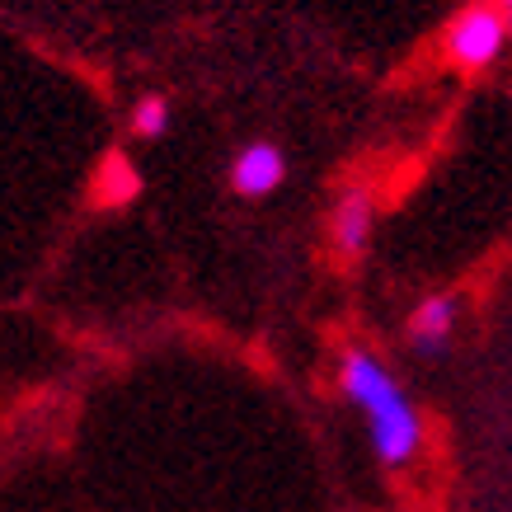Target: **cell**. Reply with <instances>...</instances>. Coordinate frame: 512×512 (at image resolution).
Returning <instances> with one entry per match:
<instances>
[{"instance_id": "2", "label": "cell", "mask_w": 512, "mask_h": 512, "mask_svg": "<svg viewBox=\"0 0 512 512\" xmlns=\"http://www.w3.org/2000/svg\"><path fill=\"white\" fill-rule=\"evenodd\" d=\"M508 47V10L494 5V0H470L461 15L447 24V38H442V52L456 71H484L494 66Z\"/></svg>"}, {"instance_id": "8", "label": "cell", "mask_w": 512, "mask_h": 512, "mask_svg": "<svg viewBox=\"0 0 512 512\" xmlns=\"http://www.w3.org/2000/svg\"><path fill=\"white\" fill-rule=\"evenodd\" d=\"M494 5H503V10H508V19H512V0H494Z\"/></svg>"}, {"instance_id": "5", "label": "cell", "mask_w": 512, "mask_h": 512, "mask_svg": "<svg viewBox=\"0 0 512 512\" xmlns=\"http://www.w3.org/2000/svg\"><path fill=\"white\" fill-rule=\"evenodd\" d=\"M329 240H334V254L339 259H357L367 240H372V198L362 188H348L329 217Z\"/></svg>"}, {"instance_id": "4", "label": "cell", "mask_w": 512, "mask_h": 512, "mask_svg": "<svg viewBox=\"0 0 512 512\" xmlns=\"http://www.w3.org/2000/svg\"><path fill=\"white\" fill-rule=\"evenodd\" d=\"M404 334H409V348H414V353L437 357L451 343V334H456V301H451V296H428V301H419V306L409 311Z\"/></svg>"}, {"instance_id": "1", "label": "cell", "mask_w": 512, "mask_h": 512, "mask_svg": "<svg viewBox=\"0 0 512 512\" xmlns=\"http://www.w3.org/2000/svg\"><path fill=\"white\" fill-rule=\"evenodd\" d=\"M339 390L343 400L367 419L376 461L386 470L414 466V456L423 451V414L414 404V395L395 381V372L372 348H357L353 343V348L339 353Z\"/></svg>"}, {"instance_id": "7", "label": "cell", "mask_w": 512, "mask_h": 512, "mask_svg": "<svg viewBox=\"0 0 512 512\" xmlns=\"http://www.w3.org/2000/svg\"><path fill=\"white\" fill-rule=\"evenodd\" d=\"M165 127H170V104H165V94L137 99V109H132V132H137V137H160Z\"/></svg>"}, {"instance_id": "3", "label": "cell", "mask_w": 512, "mask_h": 512, "mask_svg": "<svg viewBox=\"0 0 512 512\" xmlns=\"http://www.w3.org/2000/svg\"><path fill=\"white\" fill-rule=\"evenodd\" d=\"M282 174H287V160H282L278 146H268V141H254L245 146L231 165V184L240 198H268L273 188L282 184Z\"/></svg>"}, {"instance_id": "6", "label": "cell", "mask_w": 512, "mask_h": 512, "mask_svg": "<svg viewBox=\"0 0 512 512\" xmlns=\"http://www.w3.org/2000/svg\"><path fill=\"white\" fill-rule=\"evenodd\" d=\"M137 193H141V174L123 151H113V156L99 160V170H94V202H99V207H123V202H132Z\"/></svg>"}]
</instances>
